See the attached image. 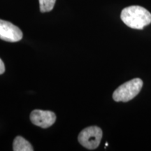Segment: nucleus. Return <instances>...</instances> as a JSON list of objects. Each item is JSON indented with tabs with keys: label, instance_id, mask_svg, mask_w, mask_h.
I'll return each instance as SVG.
<instances>
[{
	"label": "nucleus",
	"instance_id": "nucleus-1",
	"mask_svg": "<svg viewBox=\"0 0 151 151\" xmlns=\"http://www.w3.org/2000/svg\"><path fill=\"white\" fill-rule=\"evenodd\" d=\"M120 18L126 25L135 29H143L151 23V14L140 6H130L124 8Z\"/></svg>",
	"mask_w": 151,
	"mask_h": 151
},
{
	"label": "nucleus",
	"instance_id": "nucleus-2",
	"mask_svg": "<svg viewBox=\"0 0 151 151\" xmlns=\"http://www.w3.org/2000/svg\"><path fill=\"white\" fill-rule=\"evenodd\" d=\"M143 84V81L141 78L132 79L119 86L115 90L113 94V99L117 102H127L140 92Z\"/></svg>",
	"mask_w": 151,
	"mask_h": 151
},
{
	"label": "nucleus",
	"instance_id": "nucleus-3",
	"mask_svg": "<svg viewBox=\"0 0 151 151\" xmlns=\"http://www.w3.org/2000/svg\"><path fill=\"white\" fill-rule=\"evenodd\" d=\"M102 130L97 126H90L81 132L78 140L83 146L89 150H94L99 146L102 138Z\"/></svg>",
	"mask_w": 151,
	"mask_h": 151
},
{
	"label": "nucleus",
	"instance_id": "nucleus-4",
	"mask_svg": "<svg viewBox=\"0 0 151 151\" xmlns=\"http://www.w3.org/2000/svg\"><path fill=\"white\" fill-rule=\"evenodd\" d=\"M22 38L20 28L10 22L0 19V39L7 42H18Z\"/></svg>",
	"mask_w": 151,
	"mask_h": 151
},
{
	"label": "nucleus",
	"instance_id": "nucleus-5",
	"mask_svg": "<svg viewBox=\"0 0 151 151\" xmlns=\"http://www.w3.org/2000/svg\"><path fill=\"white\" fill-rule=\"evenodd\" d=\"M30 120L35 125L42 128H48L52 126L56 120V116L50 111L34 110L30 114Z\"/></svg>",
	"mask_w": 151,
	"mask_h": 151
},
{
	"label": "nucleus",
	"instance_id": "nucleus-6",
	"mask_svg": "<svg viewBox=\"0 0 151 151\" xmlns=\"http://www.w3.org/2000/svg\"><path fill=\"white\" fill-rule=\"evenodd\" d=\"M13 150L14 151H33L34 149L29 141L23 137L18 136L14 141Z\"/></svg>",
	"mask_w": 151,
	"mask_h": 151
},
{
	"label": "nucleus",
	"instance_id": "nucleus-7",
	"mask_svg": "<svg viewBox=\"0 0 151 151\" xmlns=\"http://www.w3.org/2000/svg\"><path fill=\"white\" fill-rule=\"evenodd\" d=\"M40 11L42 13L49 12L53 9L56 0H39Z\"/></svg>",
	"mask_w": 151,
	"mask_h": 151
},
{
	"label": "nucleus",
	"instance_id": "nucleus-8",
	"mask_svg": "<svg viewBox=\"0 0 151 151\" xmlns=\"http://www.w3.org/2000/svg\"><path fill=\"white\" fill-rule=\"evenodd\" d=\"M4 71H5L4 64L2 60L0 59V75L4 73Z\"/></svg>",
	"mask_w": 151,
	"mask_h": 151
}]
</instances>
